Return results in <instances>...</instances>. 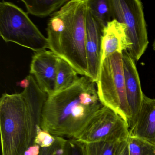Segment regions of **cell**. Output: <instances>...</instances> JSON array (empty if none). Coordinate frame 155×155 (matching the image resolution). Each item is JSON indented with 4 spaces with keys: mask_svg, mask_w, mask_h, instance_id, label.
Returning a JSON list of instances; mask_svg holds the SVG:
<instances>
[{
    "mask_svg": "<svg viewBox=\"0 0 155 155\" xmlns=\"http://www.w3.org/2000/svg\"><path fill=\"white\" fill-rule=\"evenodd\" d=\"M20 84L22 92L3 93L0 99L2 155H25L41 128V113L48 94L32 75Z\"/></svg>",
    "mask_w": 155,
    "mask_h": 155,
    "instance_id": "6da1fadb",
    "label": "cell"
},
{
    "mask_svg": "<svg viewBox=\"0 0 155 155\" xmlns=\"http://www.w3.org/2000/svg\"><path fill=\"white\" fill-rule=\"evenodd\" d=\"M103 106L96 83L82 76L69 87L48 95L41 127L55 137L76 138Z\"/></svg>",
    "mask_w": 155,
    "mask_h": 155,
    "instance_id": "7a4b0ae2",
    "label": "cell"
},
{
    "mask_svg": "<svg viewBox=\"0 0 155 155\" xmlns=\"http://www.w3.org/2000/svg\"><path fill=\"white\" fill-rule=\"evenodd\" d=\"M87 12V0L68 1L52 14L47 31L48 49L69 63L79 75L88 77Z\"/></svg>",
    "mask_w": 155,
    "mask_h": 155,
    "instance_id": "3957f363",
    "label": "cell"
},
{
    "mask_svg": "<svg viewBox=\"0 0 155 155\" xmlns=\"http://www.w3.org/2000/svg\"><path fill=\"white\" fill-rule=\"evenodd\" d=\"M122 58V54L116 52L102 60L96 84L101 103L121 116L130 128L132 115L126 95Z\"/></svg>",
    "mask_w": 155,
    "mask_h": 155,
    "instance_id": "277c9868",
    "label": "cell"
},
{
    "mask_svg": "<svg viewBox=\"0 0 155 155\" xmlns=\"http://www.w3.org/2000/svg\"><path fill=\"white\" fill-rule=\"evenodd\" d=\"M0 35L6 42H13L35 52L48 48V40L28 14L12 2L0 3Z\"/></svg>",
    "mask_w": 155,
    "mask_h": 155,
    "instance_id": "5b68a950",
    "label": "cell"
},
{
    "mask_svg": "<svg viewBox=\"0 0 155 155\" xmlns=\"http://www.w3.org/2000/svg\"><path fill=\"white\" fill-rule=\"evenodd\" d=\"M114 19L124 23L131 43L128 52L136 62L144 54L149 44L144 8L139 0H111Z\"/></svg>",
    "mask_w": 155,
    "mask_h": 155,
    "instance_id": "8992f818",
    "label": "cell"
},
{
    "mask_svg": "<svg viewBox=\"0 0 155 155\" xmlns=\"http://www.w3.org/2000/svg\"><path fill=\"white\" fill-rule=\"evenodd\" d=\"M127 122L111 109L103 106L95 113L76 139L84 144L127 141Z\"/></svg>",
    "mask_w": 155,
    "mask_h": 155,
    "instance_id": "52a82bcc",
    "label": "cell"
},
{
    "mask_svg": "<svg viewBox=\"0 0 155 155\" xmlns=\"http://www.w3.org/2000/svg\"><path fill=\"white\" fill-rule=\"evenodd\" d=\"M59 58L51 51L45 50L35 52L31 60V75L34 77L40 88L48 95L55 91Z\"/></svg>",
    "mask_w": 155,
    "mask_h": 155,
    "instance_id": "ba28073f",
    "label": "cell"
},
{
    "mask_svg": "<svg viewBox=\"0 0 155 155\" xmlns=\"http://www.w3.org/2000/svg\"><path fill=\"white\" fill-rule=\"evenodd\" d=\"M102 28L87 8L86 18V51L88 77L93 82L98 78L101 63Z\"/></svg>",
    "mask_w": 155,
    "mask_h": 155,
    "instance_id": "9c48e42d",
    "label": "cell"
},
{
    "mask_svg": "<svg viewBox=\"0 0 155 155\" xmlns=\"http://www.w3.org/2000/svg\"><path fill=\"white\" fill-rule=\"evenodd\" d=\"M122 57L126 95L132 115L130 127V129L136 122L144 94L141 89L136 61L130 57L127 51H123Z\"/></svg>",
    "mask_w": 155,
    "mask_h": 155,
    "instance_id": "30bf717a",
    "label": "cell"
},
{
    "mask_svg": "<svg viewBox=\"0 0 155 155\" xmlns=\"http://www.w3.org/2000/svg\"><path fill=\"white\" fill-rule=\"evenodd\" d=\"M131 43L127 34V27L124 23L113 19L102 29L101 61L114 53L122 54L129 51Z\"/></svg>",
    "mask_w": 155,
    "mask_h": 155,
    "instance_id": "8fae6325",
    "label": "cell"
},
{
    "mask_svg": "<svg viewBox=\"0 0 155 155\" xmlns=\"http://www.w3.org/2000/svg\"><path fill=\"white\" fill-rule=\"evenodd\" d=\"M130 135L155 142V99L144 94L141 107Z\"/></svg>",
    "mask_w": 155,
    "mask_h": 155,
    "instance_id": "7c38bea8",
    "label": "cell"
},
{
    "mask_svg": "<svg viewBox=\"0 0 155 155\" xmlns=\"http://www.w3.org/2000/svg\"><path fill=\"white\" fill-rule=\"evenodd\" d=\"M27 8V13L36 17H48L59 10L68 0H22Z\"/></svg>",
    "mask_w": 155,
    "mask_h": 155,
    "instance_id": "4fadbf2b",
    "label": "cell"
},
{
    "mask_svg": "<svg viewBox=\"0 0 155 155\" xmlns=\"http://www.w3.org/2000/svg\"><path fill=\"white\" fill-rule=\"evenodd\" d=\"M91 15L103 29L114 19L111 0H87Z\"/></svg>",
    "mask_w": 155,
    "mask_h": 155,
    "instance_id": "5bb4252c",
    "label": "cell"
},
{
    "mask_svg": "<svg viewBox=\"0 0 155 155\" xmlns=\"http://www.w3.org/2000/svg\"><path fill=\"white\" fill-rule=\"evenodd\" d=\"M78 74L69 63L59 58L57 67L54 92L70 87L79 78Z\"/></svg>",
    "mask_w": 155,
    "mask_h": 155,
    "instance_id": "9a60e30c",
    "label": "cell"
},
{
    "mask_svg": "<svg viewBox=\"0 0 155 155\" xmlns=\"http://www.w3.org/2000/svg\"><path fill=\"white\" fill-rule=\"evenodd\" d=\"M127 144V141L85 144L86 155H121Z\"/></svg>",
    "mask_w": 155,
    "mask_h": 155,
    "instance_id": "2e32d148",
    "label": "cell"
},
{
    "mask_svg": "<svg viewBox=\"0 0 155 155\" xmlns=\"http://www.w3.org/2000/svg\"><path fill=\"white\" fill-rule=\"evenodd\" d=\"M129 155H155V142L130 134L127 140Z\"/></svg>",
    "mask_w": 155,
    "mask_h": 155,
    "instance_id": "e0dca14e",
    "label": "cell"
},
{
    "mask_svg": "<svg viewBox=\"0 0 155 155\" xmlns=\"http://www.w3.org/2000/svg\"><path fill=\"white\" fill-rule=\"evenodd\" d=\"M67 139L56 137V141L49 147L41 148L38 155H65L64 147Z\"/></svg>",
    "mask_w": 155,
    "mask_h": 155,
    "instance_id": "ac0fdd59",
    "label": "cell"
},
{
    "mask_svg": "<svg viewBox=\"0 0 155 155\" xmlns=\"http://www.w3.org/2000/svg\"><path fill=\"white\" fill-rule=\"evenodd\" d=\"M65 155H86L85 145L75 138L67 140L64 147Z\"/></svg>",
    "mask_w": 155,
    "mask_h": 155,
    "instance_id": "d6986e66",
    "label": "cell"
},
{
    "mask_svg": "<svg viewBox=\"0 0 155 155\" xmlns=\"http://www.w3.org/2000/svg\"><path fill=\"white\" fill-rule=\"evenodd\" d=\"M56 137L49 132L43 130L41 128L38 130L34 140V144L38 145L41 148L51 146L56 141Z\"/></svg>",
    "mask_w": 155,
    "mask_h": 155,
    "instance_id": "ffe728a7",
    "label": "cell"
},
{
    "mask_svg": "<svg viewBox=\"0 0 155 155\" xmlns=\"http://www.w3.org/2000/svg\"><path fill=\"white\" fill-rule=\"evenodd\" d=\"M41 147L38 145L33 144L27 150L25 155H38L39 153Z\"/></svg>",
    "mask_w": 155,
    "mask_h": 155,
    "instance_id": "44dd1931",
    "label": "cell"
},
{
    "mask_svg": "<svg viewBox=\"0 0 155 155\" xmlns=\"http://www.w3.org/2000/svg\"><path fill=\"white\" fill-rule=\"evenodd\" d=\"M121 155H129L128 150L127 144L125 148L121 153Z\"/></svg>",
    "mask_w": 155,
    "mask_h": 155,
    "instance_id": "7402d4cb",
    "label": "cell"
},
{
    "mask_svg": "<svg viewBox=\"0 0 155 155\" xmlns=\"http://www.w3.org/2000/svg\"><path fill=\"white\" fill-rule=\"evenodd\" d=\"M153 49H154V50L155 51V41H154V43H153Z\"/></svg>",
    "mask_w": 155,
    "mask_h": 155,
    "instance_id": "603a6c76",
    "label": "cell"
}]
</instances>
